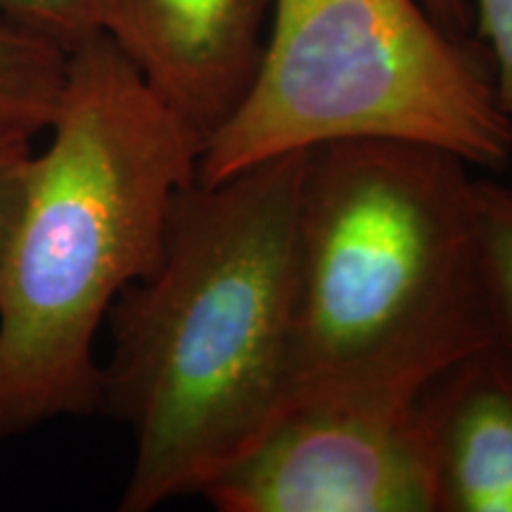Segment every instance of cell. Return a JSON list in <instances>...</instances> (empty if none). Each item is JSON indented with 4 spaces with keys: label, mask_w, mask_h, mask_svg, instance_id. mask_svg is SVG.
<instances>
[{
    "label": "cell",
    "mask_w": 512,
    "mask_h": 512,
    "mask_svg": "<svg viewBox=\"0 0 512 512\" xmlns=\"http://www.w3.org/2000/svg\"><path fill=\"white\" fill-rule=\"evenodd\" d=\"M472 31L484 48L501 110L512 126V0H470Z\"/></svg>",
    "instance_id": "obj_11"
},
{
    "label": "cell",
    "mask_w": 512,
    "mask_h": 512,
    "mask_svg": "<svg viewBox=\"0 0 512 512\" xmlns=\"http://www.w3.org/2000/svg\"><path fill=\"white\" fill-rule=\"evenodd\" d=\"M31 143L34 140L0 138V266L27 200L36 159Z\"/></svg>",
    "instance_id": "obj_12"
},
{
    "label": "cell",
    "mask_w": 512,
    "mask_h": 512,
    "mask_svg": "<svg viewBox=\"0 0 512 512\" xmlns=\"http://www.w3.org/2000/svg\"><path fill=\"white\" fill-rule=\"evenodd\" d=\"M306 157L192 178L171 207L157 266L114 302L100 408L133 434L121 512L202 494L290 403Z\"/></svg>",
    "instance_id": "obj_1"
},
{
    "label": "cell",
    "mask_w": 512,
    "mask_h": 512,
    "mask_svg": "<svg viewBox=\"0 0 512 512\" xmlns=\"http://www.w3.org/2000/svg\"><path fill=\"white\" fill-rule=\"evenodd\" d=\"M425 387L363 382L292 401L200 496L221 512H437Z\"/></svg>",
    "instance_id": "obj_5"
},
{
    "label": "cell",
    "mask_w": 512,
    "mask_h": 512,
    "mask_svg": "<svg viewBox=\"0 0 512 512\" xmlns=\"http://www.w3.org/2000/svg\"><path fill=\"white\" fill-rule=\"evenodd\" d=\"M420 413L437 512H512V354L496 339L427 382Z\"/></svg>",
    "instance_id": "obj_7"
},
{
    "label": "cell",
    "mask_w": 512,
    "mask_h": 512,
    "mask_svg": "<svg viewBox=\"0 0 512 512\" xmlns=\"http://www.w3.org/2000/svg\"><path fill=\"white\" fill-rule=\"evenodd\" d=\"M0 266V439L100 411L95 339L162 256L202 145L105 34L67 55Z\"/></svg>",
    "instance_id": "obj_2"
},
{
    "label": "cell",
    "mask_w": 512,
    "mask_h": 512,
    "mask_svg": "<svg viewBox=\"0 0 512 512\" xmlns=\"http://www.w3.org/2000/svg\"><path fill=\"white\" fill-rule=\"evenodd\" d=\"M363 138L432 145L491 174L512 164L484 48L422 0H273L254 79L204 143L197 178Z\"/></svg>",
    "instance_id": "obj_4"
},
{
    "label": "cell",
    "mask_w": 512,
    "mask_h": 512,
    "mask_svg": "<svg viewBox=\"0 0 512 512\" xmlns=\"http://www.w3.org/2000/svg\"><path fill=\"white\" fill-rule=\"evenodd\" d=\"M273 0H95L100 34L195 133L219 131L254 79Z\"/></svg>",
    "instance_id": "obj_6"
},
{
    "label": "cell",
    "mask_w": 512,
    "mask_h": 512,
    "mask_svg": "<svg viewBox=\"0 0 512 512\" xmlns=\"http://www.w3.org/2000/svg\"><path fill=\"white\" fill-rule=\"evenodd\" d=\"M475 268L491 337L512 354V183L477 176Z\"/></svg>",
    "instance_id": "obj_9"
},
{
    "label": "cell",
    "mask_w": 512,
    "mask_h": 512,
    "mask_svg": "<svg viewBox=\"0 0 512 512\" xmlns=\"http://www.w3.org/2000/svg\"><path fill=\"white\" fill-rule=\"evenodd\" d=\"M67 50L0 17V138L34 140L53 124Z\"/></svg>",
    "instance_id": "obj_8"
},
{
    "label": "cell",
    "mask_w": 512,
    "mask_h": 512,
    "mask_svg": "<svg viewBox=\"0 0 512 512\" xmlns=\"http://www.w3.org/2000/svg\"><path fill=\"white\" fill-rule=\"evenodd\" d=\"M475 183L460 157L408 140L309 150L290 403L363 382H430L494 339L477 287Z\"/></svg>",
    "instance_id": "obj_3"
},
{
    "label": "cell",
    "mask_w": 512,
    "mask_h": 512,
    "mask_svg": "<svg viewBox=\"0 0 512 512\" xmlns=\"http://www.w3.org/2000/svg\"><path fill=\"white\" fill-rule=\"evenodd\" d=\"M422 5L432 12V17L448 34L465 38V41H477L472 31L470 0H422Z\"/></svg>",
    "instance_id": "obj_13"
},
{
    "label": "cell",
    "mask_w": 512,
    "mask_h": 512,
    "mask_svg": "<svg viewBox=\"0 0 512 512\" xmlns=\"http://www.w3.org/2000/svg\"><path fill=\"white\" fill-rule=\"evenodd\" d=\"M0 17L48 38L67 53L100 34L95 0H0Z\"/></svg>",
    "instance_id": "obj_10"
}]
</instances>
